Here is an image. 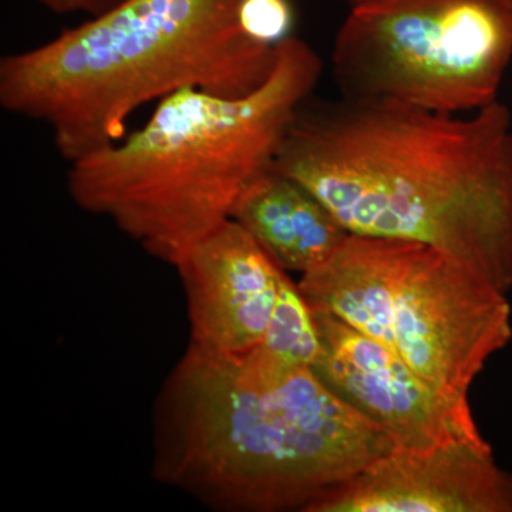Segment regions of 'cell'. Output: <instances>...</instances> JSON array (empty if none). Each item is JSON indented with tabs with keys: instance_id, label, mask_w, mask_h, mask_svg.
Returning <instances> with one entry per match:
<instances>
[{
	"instance_id": "cell-1",
	"label": "cell",
	"mask_w": 512,
	"mask_h": 512,
	"mask_svg": "<svg viewBox=\"0 0 512 512\" xmlns=\"http://www.w3.org/2000/svg\"><path fill=\"white\" fill-rule=\"evenodd\" d=\"M274 170L322 201L350 234L439 249L512 289V116L343 99L302 104Z\"/></svg>"
},
{
	"instance_id": "cell-11",
	"label": "cell",
	"mask_w": 512,
	"mask_h": 512,
	"mask_svg": "<svg viewBox=\"0 0 512 512\" xmlns=\"http://www.w3.org/2000/svg\"><path fill=\"white\" fill-rule=\"evenodd\" d=\"M320 352L315 316L305 296L282 272L274 313L264 338L249 355L275 369H312Z\"/></svg>"
},
{
	"instance_id": "cell-13",
	"label": "cell",
	"mask_w": 512,
	"mask_h": 512,
	"mask_svg": "<svg viewBox=\"0 0 512 512\" xmlns=\"http://www.w3.org/2000/svg\"><path fill=\"white\" fill-rule=\"evenodd\" d=\"M36 2L56 15L86 13L89 18H94L119 5L123 0H36Z\"/></svg>"
},
{
	"instance_id": "cell-7",
	"label": "cell",
	"mask_w": 512,
	"mask_h": 512,
	"mask_svg": "<svg viewBox=\"0 0 512 512\" xmlns=\"http://www.w3.org/2000/svg\"><path fill=\"white\" fill-rule=\"evenodd\" d=\"M312 312L320 339L313 372L343 402L390 434L397 447L485 440L468 396L440 392L392 350L329 313Z\"/></svg>"
},
{
	"instance_id": "cell-5",
	"label": "cell",
	"mask_w": 512,
	"mask_h": 512,
	"mask_svg": "<svg viewBox=\"0 0 512 512\" xmlns=\"http://www.w3.org/2000/svg\"><path fill=\"white\" fill-rule=\"evenodd\" d=\"M298 285L313 311L348 323L453 396H468L512 339L507 293L420 242L350 234Z\"/></svg>"
},
{
	"instance_id": "cell-9",
	"label": "cell",
	"mask_w": 512,
	"mask_h": 512,
	"mask_svg": "<svg viewBox=\"0 0 512 512\" xmlns=\"http://www.w3.org/2000/svg\"><path fill=\"white\" fill-rule=\"evenodd\" d=\"M187 298L191 345L241 356L264 338L281 268L254 237L229 220L174 265Z\"/></svg>"
},
{
	"instance_id": "cell-14",
	"label": "cell",
	"mask_w": 512,
	"mask_h": 512,
	"mask_svg": "<svg viewBox=\"0 0 512 512\" xmlns=\"http://www.w3.org/2000/svg\"><path fill=\"white\" fill-rule=\"evenodd\" d=\"M343 2H348L350 6H355L357 3L367 2V0H343Z\"/></svg>"
},
{
	"instance_id": "cell-6",
	"label": "cell",
	"mask_w": 512,
	"mask_h": 512,
	"mask_svg": "<svg viewBox=\"0 0 512 512\" xmlns=\"http://www.w3.org/2000/svg\"><path fill=\"white\" fill-rule=\"evenodd\" d=\"M512 60V0H367L332 47L340 97L467 114L498 101Z\"/></svg>"
},
{
	"instance_id": "cell-4",
	"label": "cell",
	"mask_w": 512,
	"mask_h": 512,
	"mask_svg": "<svg viewBox=\"0 0 512 512\" xmlns=\"http://www.w3.org/2000/svg\"><path fill=\"white\" fill-rule=\"evenodd\" d=\"M244 0H123L50 42L0 60V106L52 131L74 163L117 143L134 111L184 89L244 96L276 45L249 35Z\"/></svg>"
},
{
	"instance_id": "cell-8",
	"label": "cell",
	"mask_w": 512,
	"mask_h": 512,
	"mask_svg": "<svg viewBox=\"0 0 512 512\" xmlns=\"http://www.w3.org/2000/svg\"><path fill=\"white\" fill-rule=\"evenodd\" d=\"M311 512H512V474L487 440L394 447Z\"/></svg>"
},
{
	"instance_id": "cell-2",
	"label": "cell",
	"mask_w": 512,
	"mask_h": 512,
	"mask_svg": "<svg viewBox=\"0 0 512 512\" xmlns=\"http://www.w3.org/2000/svg\"><path fill=\"white\" fill-rule=\"evenodd\" d=\"M396 441L312 369L188 343L154 404L153 476L228 512H311Z\"/></svg>"
},
{
	"instance_id": "cell-10",
	"label": "cell",
	"mask_w": 512,
	"mask_h": 512,
	"mask_svg": "<svg viewBox=\"0 0 512 512\" xmlns=\"http://www.w3.org/2000/svg\"><path fill=\"white\" fill-rule=\"evenodd\" d=\"M232 220L281 268L301 275L328 261L350 235L308 188L272 167L245 190Z\"/></svg>"
},
{
	"instance_id": "cell-12",
	"label": "cell",
	"mask_w": 512,
	"mask_h": 512,
	"mask_svg": "<svg viewBox=\"0 0 512 512\" xmlns=\"http://www.w3.org/2000/svg\"><path fill=\"white\" fill-rule=\"evenodd\" d=\"M241 19L249 35L269 45H276L291 36V0H244Z\"/></svg>"
},
{
	"instance_id": "cell-3",
	"label": "cell",
	"mask_w": 512,
	"mask_h": 512,
	"mask_svg": "<svg viewBox=\"0 0 512 512\" xmlns=\"http://www.w3.org/2000/svg\"><path fill=\"white\" fill-rule=\"evenodd\" d=\"M322 70L309 43L285 37L276 43L274 69L254 92L184 89L164 97L143 127L70 163L67 192L80 210L107 218L148 255L174 266L232 220L245 190L271 170Z\"/></svg>"
}]
</instances>
